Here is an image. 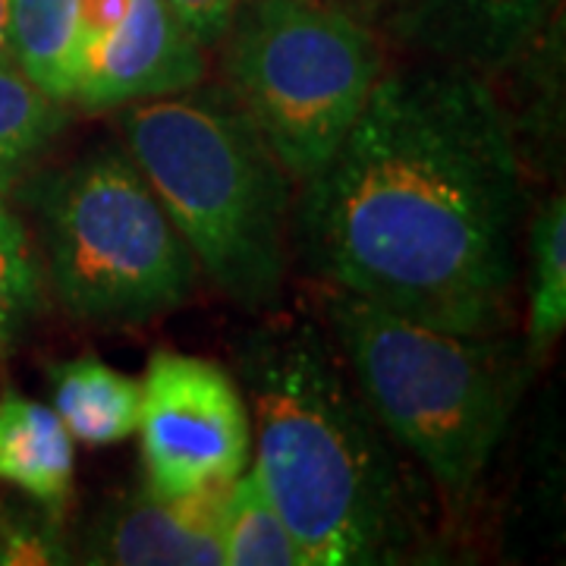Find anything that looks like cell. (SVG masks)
<instances>
[{
    "label": "cell",
    "instance_id": "e0dca14e",
    "mask_svg": "<svg viewBox=\"0 0 566 566\" xmlns=\"http://www.w3.org/2000/svg\"><path fill=\"white\" fill-rule=\"evenodd\" d=\"M66 123V102L51 98L17 63H0V186L22 174Z\"/></svg>",
    "mask_w": 566,
    "mask_h": 566
},
{
    "label": "cell",
    "instance_id": "44dd1931",
    "mask_svg": "<svg viewBox=\"0 0 566 566\" xmlns=\"http://www.w3.org/2000/svg\"><path fill=\"white\" fill-rule=\"evenodd\" d=\"M334 3H340V7H346V10H353V13H359L363 20H368V17H385L387 10L397 3V0H334Z\"/></svg>",
    "mask_w": 566,
    "mask_h": 566
},
{
    "label": "cell",
    "instance_id": "6da1fadb",
    "mask_svg": "<svg viewBox=\"0 0 566 566\" xmlns=\"http://www.w3.org/2000/svg\"><path fill=\"white\" fill-rule=\"evenodd\" d=\"M303 186L293 245L327 286L441 331L510 327L523 161L485 76L431 61L381 73Z\"/></svg>",
    "mask_w": 566,
    "mask_h": 566
},
{
    "label": "cell",
    "instance_id": "5b68a950",
    "mask_svg": "<svg viewBox=\"0 0 566 566\" xmlns=\"http://www.w3.org/2000/svg\"><path fill=\"white\" fill-rule=\"evenodd\" d=\"M61 305L98 327H139L189 303L199 264L120 148H95L35 196Z\"/></svg>",
    "mask_w": 566,
    "mask_h": 566
},
{
    "label": "cell",
    "instance_id": "7402d4cb",
    "mask_svg": "<svg viewBox=\"0 0 566 566\" xmlns=\"http://www.w3.org/2000/svg\"><path fill=\"white\" fill-rule=\"evenodd\" d=\"M0 63H17L10 35V0H0Z\"/></svg>",
    "mask_w": 566,
    "mask_h": 566
},
{
    "label": "cell",
    "instance_id": "2e32d148",
    "mask_svg": "<svg viewBox=\"0 0 566 566\" xmlns=\"http://www.w3.org/2000/svg\"><path fill=\"white\" fill-rule=\"evenodd\" d=\"M221 547L227 566H305L303 551L268 501L262 482L240 472L223 494Z\"/></svg>",
    "mask_w": 566,
    "mask_h": 566
},
{
    "label": "cell",
    "instance_id": "30bf717a",
    "mask_svg": "<svg viewBox=\"0 0 566 566\" xmlns=\"http://www.w3.org/2000/svg\"><path fill=\"white\" fill-rule=\"evenodd\" d=\"M564 10V0H397L387 32L431 63L504 73L520 51Z\"/></svg>",
    "mask_w": 566,
    "mask_h": 566
},
{
    "label": "cell",
    "instance_id": "ffe728a7",
    "mask_svg": "<svg viewBox=\"0 0 566 566\" xmlns=\"http://www.w3.org/2000/svg\"><path fill=\"white\" fill-rule=\"evenodd\" d=\"M240 3L243 0H167V7L180 17L182 25L202 48L221 44L223 32Z\"/></svg>",
    "mask_w": 566,
    "mask_h": 566
},
{
    "label": "cell",
    "instance_id": "ba28073f",
    "mask_svg": "<svg viewBox=\"0 0 566 566\" xmlns=\"http://www.w3.org/2000/svg\"><path fill=\"white\" fill-rule=\"evenodd\" d=\"M205 48L167 0H129L104 35L73 57L70 102L85 111L177 95L205 80Z\"/></svg>",
    "mask_w": 566,
    "mask_h": 566
},
{
    "label": "cell",
    "instance_id": "8fae6325",
    "mask_svg": "<svg viewBox=\"0 0 566 566\" xmlns=\"http://www.w3.org/2000/svg\"><path fill=\"white\" fill-rule=\"evenodd\" d=\"M76 475L73 438L51 406L20 390L0 394V482L61 513Z\"/></svg>",
    "mask_w": 566,
    "mask_h": 566
},
{
    "label": "cell",
    "instance_id": "277c9868",
    "mask_svg": "<svg viewBox=\"0 0 566 566\" xmlns=\"http://www.w3.org/2000/svg\"><path fill=\"white\" fill-rule=\"evenodd\" d=\"M322 308L378 422L463 513L528 385L523 340L416 324L337 286Z\"/></svg>",
    "mask_w": 566,
    "mask_h": 566
},
{
    "label": "cell",
    "instance_id": "7c38bea8",
    "mask_svg": "<svg viewBox=\"0 0 566 566\" xmlns=\"http://www.w3.org/2000/svg\"><path fill=\"white\" fill-rule=\"evenodd\" d=\"M566 44L564 10L520 51L510 63L513 70V107H506V120L520 161H532L538 170H560L564 158V111H566Z\"/></svg>",
    "mask_w": 566,
    "mask_h": 566
},
{
    "label": "cell",
    "instance_id": "3957f363",
    "mask_svg": "<svg viewBox=\"0 0 566 566\" xmlns=\"http://www.w3.org/2000/svg\"><path fill=\"white\" fill-rule=\"evenodd\" d=\"M120 129L205 277L243 312H274L293 245V180L240 102L199 82L126 104Z\"/></svg>",
    "mask_w": 566,
    "mask_h": 566
},
{
    "label": "cell",
    "instance_id": "4fadbf2b",
    "mask_svg": "<svg viewBox=\"0 0 566 566\" xmlns=\"http://www.w3.org/2000/svg\"><path fill=\"white\" fill-rule=\"evenodd\" d=\"M51 409L70 438L88 447L120 444L136 434L142 385L95 356L66 359L48 368Z\"/></svg>",
    "mask_w": 566,
    "mask_h": 566
},
{
    "label": "cell",
    "instance_id": "7a4b0ae2",
    "mask_svg": "<svg viewBox=\"0 0 566 566\" xmlns=\"http://www.w3.org/2000/svg\"><path fill=\"white\" fill-rule=\"evenodd\" d=\"M237 363L252 406V469L305 566L409 560L422 538L416 485L318 324L255 327Z\"/></svg>",
    "mask_w": 566,
    "mask_h": 566
},
{
    "label": "cell",
    "instance_id": "8992f818",
    "mask_svg": "<svg viewBox=\"0 0 566 566\" xmlns=\"http://www.w3.org/2000/svg\"><path fill=\"white\" fill-rule=\"evenodd\" d=\"M221 41L227 92L296 182L334 155L385 73L375 29L334 0H243Z\"/></svg>",
    "mask_w": 566,
    "mask_h": 566
},
{
    "label": "cell",
    "instance_id": "ac0fdd59",
    "mask_svg": "<svg viewBox=\"0 0 566 566\" xmlns=\"http://www.w3.org/2000/svg\"><path fill=\"white\" fill-rule=\"evenodd\" d=\"M41 305L39 264L25 227L0 199V359L25 337Z\"/></svg>",
    "mask_w": 566,
    "mask_h": 566
},
{
    "label": "cell",
    "instance_id": "5bb4252c",
    "mask_svg": "<svg viewBox=\"0 0 566 566\" xmlns=\"http://www.w3.org/2000/svg\"><path fill=\"white\" fill-rule=\"evenodd\" d=\"M526 353L528 368L547 359L566 327V202L564 192L551 196L528 227L526 283Z\"/></svg>",
    "mask_w": 566,
    "mask_h": 566
},
{
    "label": "cell",
    "instance_id": "9c48e42d",
    "mask_svg": "<svg viewBox=\"0 0 566 566\" xmlns=\"http://www.w3.org/2000/svg\"><path fill=\"white\" fill-rule=\"evenodd\" d=\"M227 485L189 497H161L142 485L95 513L82 532V564L221 566Z\"/></svg>",
    "mask_w": 566,
    "mask_h": 566
},
{
    "label": "cell",
    "instance_id": "52a82bcc",
    "mask_svg": "<svg viewBox=\"0 0 566 566\" xmlns=\"http://www.w3.org/2000/svg\"><path fill=\"white\" fill-rule=\"evenodd\" d=\"M136 431L145 488L161 497L230 485L249 465L252 424L243 387L202 356L158 349L148 359Z\"/></svg>",
    "mask_w": 566,
    "mask_h": 566
},
{
    "label": "cell",
    "instance_id": "9a60e30c",
    "mask_svg": "<svg viewBox=\"0 0 566 566\" xmlns=\"http://www.w3.org/2000/svg\"><path fill=\"white\" fill-rule=\"evenodd\" d=\"M82 0H10L13 61L51 98L70 102Z\"/></svg>",
    "mask_w": 566,
    "mask_h": 566
},
{
    "label": "cell",
    "instance_id": "d6986e66",
    "mask_svg": "<svg viewBox=\"0 0 566 566\" xmlns=\"http://www.w3.org/2000/svg\"><path fill=\"white\" fill-rule=\"evenodd\" d=\"M0 564H73L63 545L61 513L41 506L39 513H13L0 520Z\"/></svg>",
    "mask_w": 566,
    "mask_h": 566
}]
</instances>
